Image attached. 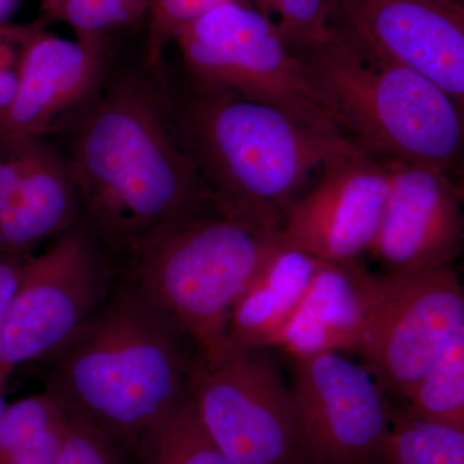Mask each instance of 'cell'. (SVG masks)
I'll return each instance as SVG.
<instances>
[{"label":"cell","instance_id":"obj_21","mask_svg":"<svg viewBox=\"0 0 464 464\" xmlns=\"http://www.w3.org/2000/svg\"><path fill=\"white\" fill-rule=\"evenodd\" d=\"M390 464H464V432L393 411L389 447Z\"/></svg>","mask_w":464,"mask_h":464},{"label":"cell","instance_id":"obj_4","mask_svg":"<svg viewBox=\"0 0 464 464\" xmlns=\"http://www.w3.org/2000/svg\"><path fill=\"white\" fill-rule=\"evenodd\" d=\"M289 48L342 132L368 157L451 177L462 166V110L422 75L369 50L334 11L324 38Z\"/></svg>","mask_w":464,"mask_h":464},{"label":"cell","instance_id":"obj_29","mask_svg":"<svg viewBox=\"0 0 464 464\" xmlns=\"http://www.w3.org/2000/svg\"><path fill=\"white\" fill-rule=\"evenodd\" d=\"M17 0H0V25H2L5 18L9 16L16 5Z\"/></svg>","mask_w":464,"mask_h":464},{"label":"cell","instance_id":"obj_28","mask_svg":"<svg viewBox=\"0 0 464 464\" xmlns=\"http://www.w3.org/2000/svg\"><path fill=\"white\" fill-rule=\"evenodd\" d=\"M454 182H456L458 197H459L460 208H462L463 217V252L464 253V161L457 173L453 176Z\"/></svg>","mask_w":464,"mask_h":464},{"label":"cell","instance_id":"obj_22","mask_svg":"<svg viewBox=\"0 0 464 464\" xmlns=\"http://www.w3.org/2000/svg\"><path fill=\"white\" fill-rule=\"evenodd\" d=\"M150 0H41L48 20L72 27L76 41L102 45L112 30L136 23L149 12Z\"/></svg>","mask_w":464,"mask_h":464},{"label":"cell","instance_id":"obj_1","mask_svg":"<svg viewBox=\"0 0 464 464\" xmlns=\"http://www.w3.org/2000/svg\"><path fill=\"white\" fill-rule=\"evenodd\" d=\"M66 161L82 219L118 266L163 226L222 208L182 143L169 101L139 82L111 85L83 110Z\"/></svg>","mask_w":464,"mask_h":464},{"label":"cell","instance_id":"obj_17","mask_svg":"<svg viewBox=\"0 0 464 464\" xmlns=\"http://www.w3.org/2000/svg\"><path fill=\"white\" fill-rule=\"evenodd\" d=\"M322 261L280 243L244 290L232 310L227 344L235 347H268L302 297Z\"/></svg>","mask_w":464,"mask_h":464},{"label":"cell","instance_id":"obj_24","mask_svg":"<svg viewBox=\"0 0 464 464\" xmlns=\"http://www.w3.org/2000/svg\"><path fill=\"white\" fill-rule=\"evenodd\" d=\"M67 431L54 464H123V456L96 430L67 418Z\"/></svg>","mask_w":464,"mask_h":464},{"label":"cell","instance_id":"obj_19","mask_svg":"<svg viewBox=\"0 0 464 464\" xmlns=\"http://www.w3.org/2000/svg\"><path fill=\"white\" fill-rule=\"evenodd\" d=\"M404 409L464 432V324L406 400Z\"/></svg>","mask_w":464,"mask_h":464},{"label":"cell","instance_id":"obj_10","mask_svg":"<svg viewBox=\"0 0 464 464\" xmlns=\"http://www.w3.org/2000/svg\"><path fill=\"white\" fill-rule=\"evenodd\" d=\"M307 464H390L393 411L362 364L338 353L293 359Z\"/></svg>","mask_w":464,"mask_h":464},{"label":"cell","instance_id":"obj_18","mask_svg":"<svg viewBox=\"0 0 464 464\" xmlns=\"http://www.w3.org/2000/svg\"><path fill=\"white\" fill-rule=\"evenodd\" d=\"M139 464H234L201 422L190 392L143 435Z\"/></svg>","mask_w":464,"mask_h":464},{"label":"cell","instance_id":"obj_2","mask_svg":"<svg viewBox=\"0 0 464 464\" xmlns=\"http://www.w3.org/2000/svg\"><path fill=\"white\" fill-rule=\"evenodd\" d=\"M198 348L119 268L109 297L48 360L45 390L123 456L188 396Z\"/></svg>","mask_w":464,"mask_h":464},{"label":"cell","instance_id":"obj_20","mask_svg":"<svg viewBox=\"0 0 464 464\" xmlns=\"http://www.w3.org/2000/svg\"><path fill=\"white\" fill-rule=\"evenodd\" d=\"M67 424L51 429L44 406L23 399L5 408L0 420V464H54Z\"/></svg>","mask_w":464,"mask_h":464},{"label":"cell","instance_id":"obj_14","mask_svg":"<svg viewBox=\"0 0 464 464\" xmlns=\"http://www.w3.org/2000/svg\"><path fill=\"white\" fill-rule=\"evenodd\" d=\"M102 45L34 33L16 99L0 118V150L41 140L78 112L99 82Z\"/></svg>","mask_w":464,"mask_h":464},{"label":"cell","instance_id":"obj_6","mask_svg":"<svg viewBox=\"0 0 464 464\" xmlns=\"http://www.w3.org/2000/svg\"><path fill=\"white\" fill-rule=\"evenodd\" d=\"M173 42L192 83L237 92L283 110L315 132L347 139L274 21L243 0L219 3Z\"/></svg>","mask_w":464,"mask_h":464},{"label":"cell","instance_id":"obj_9","mask_svg":"<svg viewBox=\"0 0 464 464\" xmlns=\"http://www.w3.org/2000/svg\"><path fill=\"white\" fill-rule=\"evenodd\" d=\"M463 324L464 286L453 266L375 274L357 353L387 396L406 401Z\"/></svg>","mask_w":464,"mask_h":464},{"label":"cell","instance_id":"obj_3","mask_svg":"<svg viewBox=\"0 0 464 464\" xmlns=\"http://www.w3.org/2000/svg\"><path fill=\"white\" fill-rule=\"evenodd\" d=\"M168 101L182 143L219 206L267 230L282 231L311 174L360 150L237 92L194 84L188 96Z\"/></svg>","mask_w":464,"mask_h":464},{"label":"cell","instance_id":"obj_11","mask_svg":"<svg viewBox=\"0 0 464 464\" xmlns=\"http://www.w3.org/2000/svg\"><path fill=\"white\" fill-rule=\"evenodd\" d=\"M389 192L386 164L360 150L341 155L289 208L280 237L319 261H360L373 246Z\"/></svg>","mask_w":464,"mask_h":464},{"label":"cell","instance_id":"obj_27","mask_svg":"<svg viewBox=\"0 0 464 464\" xmlns=\"http://www.w3.org/2000/svg\"><path fill=\"white\" fill-rule=\"evenodd\" d=\"M14 366L0 364V420L5 414L7 402H5V391H7L9 378L14 373Z\"/></svg>","mask_w":464,"mask_h":464},{"label":"cell","instance_id":"obj_5","mask_svg":"<svg viewBox=\"0 0 464 464\" xmlns=\"http://www.w3.org/2000/svg\"><path fill=\"white\" fill-rule=\"evenodd\" d=\"M279 243L280 232L217 208L152 232L119 268L200 353L217 356L235 304Z\"/></svg>","mask_w":464,"mask_h":464},{"label":"cell","instance_id":"obj_12","mask_svg":"<svg viewBox=\"0 0 464 464\" xmlns=\"http://www.w3.org/2000/svg\"><path fill=\"white\" fill-rule=\"evenodd\" d=\"M335 16L378 56L413 70L464 114L462 0H332Z\"/></svg>","mask_w":464,"mask_h":464},{"label":"cell","instance_id":"obj_13","mask_svg":"<svg viewBox=\"0 0 464 464\" xmlns=\"http://www.w3.org/2000/svg\"><path fill=\"white\" fill-rule=\"evenodd\" d=\"M390 192L369 255L383 273L453 266L463 252V217L450 174L422 164L389 163Z\"/></svg>","mask_w":464,"mask_h":464},{"label":"cell","instance_id":"obj_15","mask_svg":"<svg viewBox=\"0 0 464 464\" xmlns=\"http://www.w3.org/2000/svg\"><path fill=\"white\" fill-rule=\"evenodd\" d=\"M375 274L360 261L324 262L268 347L292 359L357 353L371 319Z\"/></svg>","mask_w":464,"mask_h":464},{"label":"cell","instance_id":"obj_25","mask_svg":"<svg viewBox=\"0 0 464 464\" xmlns=\"http://www.w3.org/2000/svg\"><path fill=\"white\" fill-rule=\"evenodd\" d=\"M32 142L0 150V218L7 212L25 176Z\"/></svg>","mask_w":464,"mask_h":464},{"label":"cell","instance_id":"obj_23","mask_svg":"<svg viewBox=\"0 0 464 464\" xmlns=\"http://www.w3.org/2000/svg\"><path fill=\"white\" fill-rule=\"evenodd\" d=\"M255 7L270 18L289 47L319 41L333 23L332 0H253Z\"/></svg>","mask_w":464,"mask_h":464},{"label":"cell","instance_id":"obj_26","mask_svg":"<svg viewBox=\"0 0 464 464\" xmlns=\"http://www.w3.org/2000/svg\"><path fill=\"white\" fill-rule=\"evenodd\" d=\"M32 256L0 255V322Z\"/></svg>","mask_w":464,"mask_h":464},{"label":"cell","instance_id":"obj_8","mask_svg":"<svg viewBox=\"0 0 464 464\" xmlns=\"http://www.w3.org/2000/svg\"><path fill=\"white\" fill-rule=\"evenodd\" d=\"M119 266L83 219L30 258L0 322V364L45 359L109 297Z\"/></svg>","mask_w":464,"mask_h":464},{"label":"cell","instance_id":"obj_7","mask_svg":"<svg viewBox=\"0 0 464 464\" xmlns=\"http://www.w3.org/2000/svg\"><path fill=\"white\" fill-rule=\"evenodd\" d=\"M207 431L234 464H307L290 382L273 348L198 350L188 389Z\"/></svg>","mask_w":464,"mask_h":464},{"label":"cell","instance_id":"obj_16","mask_svg":"<svg viewBox=\"0 0 464 464\" xmlns=\"http://www.w3.org/2000/svg\"><path fill=\"white\" fill-rule=\"evenodd\" d=\"M81 200L65 159L41 140L30 145L25 176L0 218V255L30 256L39 241L74 227Z\"/></svg>","mask_w":464,"mask_h":464}]
</instances>
